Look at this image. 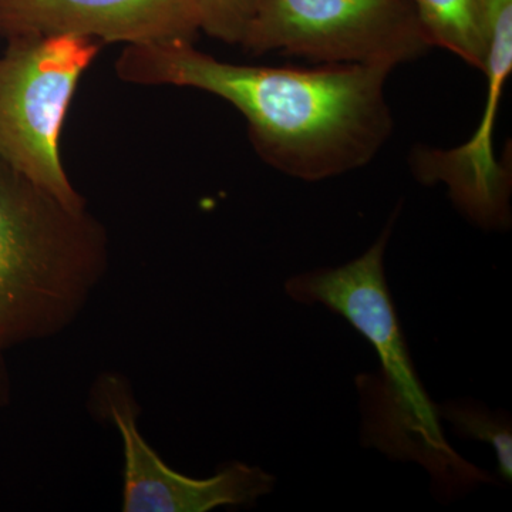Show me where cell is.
I'll return each mask as SVG.
<instances>
[{
  "instance_id": "6da1fadb",
  "label": "cell",
  "mask_w": 512,
  "mask_h": 512,
  "mask_svg": "<svg viewBox=\"0 0 512 512\" xmlns=\"http://www.w3.org/2000/svg\"><path fill=\"white\" fill-rule=\"evenodd\" d=\"M392 69L322 64L316 69L222 62L192 42L127 46L120 80L201 90L235 107L256 153L276 170L320 181L376 157L393 131L386 100Z\"/></svg>"
},
{
  "instance_id": "7a4b0ae2",
  "label": "cell",
  "mask_w": 512,
  "mask_h": 512,
  "mask_svg": "<svg viewBox=\"0 0 512 512\" xmlns=\"http://www.w3.org/2000/svg\"><path fill=\"white\" fill-rule=\"evenodd\" d=\"M393 222L359 258L338 268L292 276L285 292L292 301L323 305L342 316L375 349L382 366L379 375L357 379L365 446L394 461L419 464L439 494L460 495L477 484L490 483L491 478L448 443L437 404L417 376L384 274Z\"/></svg>"
},
{
  "instance_id": "3957f363",
  "label": "cell",
  "mask_w": 512,
  "mask_h": 512,
  "mask_svg": "<svg viewBox=\"0 0 512 512\" xmlns=\"http://www.w3.org/2000/svg\"><path fill=\"white\" fill-rule=\"evenodd\" d=\"M110 268V237L84 204L0 163V350L62 335Z\"/></svg>"
},
{
  "instance_id": "277c9868",
  "label": "cell",
  "mask_w": 512,
  "mask_h": 512,
  "mask_svg": "<svg viewBox=\"0 0 512 512\" xmlns=\"http://www.w3.org/2000/svg\"><path fill=\"white\" fill-rule=\"evenodd\" d=\"M0 56V163L62 200L84 204L60 154L77 86L103 43L70 35L6 40Z\"/></svg>"
},
{
  "instance_id": "5b68a950",
  "label": "cell",
  "mask_w": 512,
  "mask_h": 512,
  "mask_svg": "<svg viewBox=\"0 0 512 512\" xmlns=\"http://www.w3.org/2000/svg\"><path fill=\"white\" fill-rule=\"evenodd\" d=\"M242 47L393 70L433 46L410 0H261Z\"/></svg>"
},
{
  "instance_id": "8992f818",
  "label": "cell",
  "mask_w": 512,
  "mask_h": 512,
  "mask_svg": "<svg viewBox=\"0 0 512 512\" xmlns=\"http://www.w3.org/2000/svg\"><path fill=\"white\" fill-rule=\"evenodd\" d=\"M93 416L119 430L123 447L124 512H208L252 507L272 493L276 478L261 467L232 461L208 478L174 470L158 456L138 427L140 406L131 384L117 372L97 377L90 392Z\"/></svg>"
},
{
  "instance_id": "52a82bcc",
  "label": "cell",
  "mask_w": 512,
  "mask_h": 512,
  "mask_svg": "<svg viewBox=\"0 0 512 512\" xmlns=\"http://www.w3.org/2000/svg\"><path fill=\"white\" fill-rule=\"evenodd\" d=\"M488 47L483 72L487 99L477 130L450 150L414 153V174L424 184L446 185L451 201L484 228L510 224L511 175L494 154V133L505 82L512 70V0H485Z\"/></svg>"
},
{
  "instance_id": "ba28073f",
  "label": "cell",
  "mask_w": 512,
  "mask_h": 512,
  "mask_svg": "<svg viewBox=\"0 0 512 512\" xmlns=\"http://www.w3.org/2000/svg\"><path fill=\"white\" fill-rule=\"evenodd\" d=\"M190 0H0V36L70 35L127 46L195 42Z\"/></svg>"
},
{
  "instance_id": "9c48e42d",
  "label": "cell",
  "mask_w": 512,
  "mask_h": 512,
  "mask_svg": "<svg viewBox=\"0 0 512 512\" xmlns=\"http://www.w3.org/2000/svg\"><path fill=\"white\" fill-rule=\"evenodd\" d=\"M431 46L483 70L488 47L485 0H410Z\"/></svg>"
},
{
  "instance_id": "30bf717a",
  "label": "cell",
  "mask_w": 512,
  "mask_h": 512,
  "mask_svg": "<svg viewBox=\"0 0 512 512\" xmlns=\"http://www.w3.org/2000/svg\"><path fill=\"white\" fill-rule=\"evenodd\" d=\"M440 419L450 421L454 431L463 439L484 441L497 454L498 470L504 481L512 477V429L510 417L498 416L484 404L473 400H458L437 404Z\"/></svg>"
},
{
  "instance_id": "8fae6325",
  "label": "cell",
  "mask_w": 512,
  "mask_h": 512,
  "mask_svg": "<svg viewBox=\"0 0 512 512\" xmlns=\"http://www.w3.org/2000/svg\"><path fill=\"white\" fill-rule=\"evenodd\" d=\"M201 32L228 43L244 45L258 15L261 0H190Z\"/></svg>"
},
{
  "instance_id": "7c38bea8",
  "label": "cell",
  "mask_w": 512,
  "mask_h": 512,
  "mask_svg": "<svg viewBox=\"0 0 512 512\" xmlns=\"http://www.w3.org/2000/svg\"><path fill=\"white\" fill-rule=\"evenodd\" d=\"M10 397H12V383H10L8 366L5 362V352L0 350V409L8 406Z\"/></svg>"
}]
</instances>
